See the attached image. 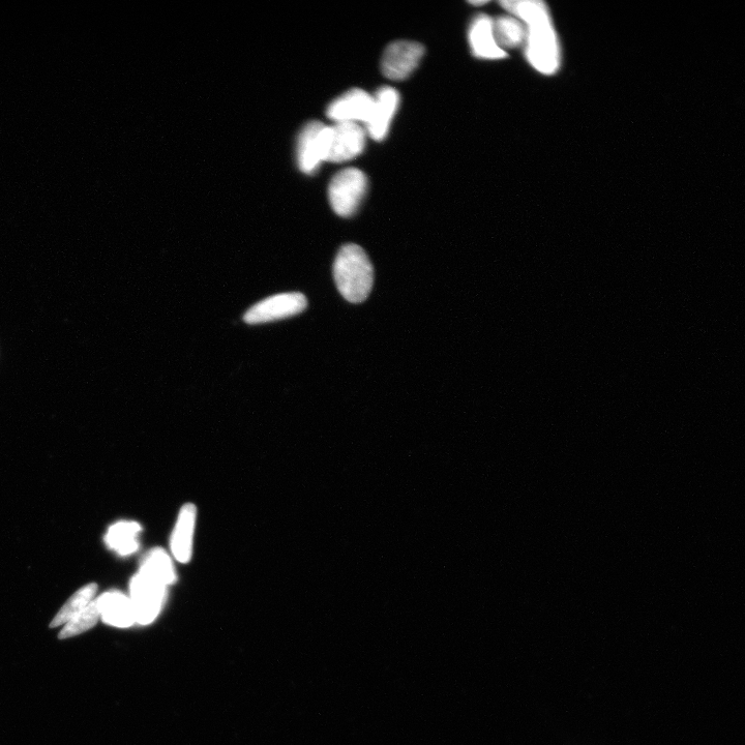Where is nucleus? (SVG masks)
Here are the masks:
<instances>
[{"label": "nucleus", "instance_id": "obj_16", "mask_svg": "<svg viewBox=\"0 0 745 745\" xmlns=\"http://www.w3.org/2000/svg\"><path fill=\"white\" fill-rule=\"evenodd\" d=\"M139 572L166 586L173 585L177 579L171 558L161 548H156L146 554L141 562Z\"/></svg>", "mask_w": 745, "mask_h": 745}, {"label": "nucleus", "instance_id": "obj_3", "mask_svg": "<svg viewBox=\"0 0 745 745\" xmlns=\"http://www.w3.org/2000/svg\"><path fill=\"white\" fill-rule=\"evenodd\" d=\"M367 189V176L360 169L347 168L337 173L329 188L334 212L344 218L354 215L359 210Z\"/></svg>", "mask_w": 745, "mask_h": 745}, {"label": "nucleus", "instance_id": "obj_12", "mask_svg": "<svg viewBox=\"0 0 745 745\" xmlns=\"http://www.w3.org/2000/svg\"><path fill=\"white\" fill-rule=\"evenodd\" d=\"M196 517V506L192 503L184 505L178 515L171 538V551L178 562L188 563L192 558Z\"/></svg>", "mask_w": 745, "mask_h": 745}, {"label": "nucleus", "instance_id": "obj_7", "mask_svg": "<svg viewBox=\"0 0 745 745\" xmlns=\"http://www.w3.org/2000/svg\"><path fill=\"white\" fill-rule=\"evenodd\" d=\"M425 54V47L416 42L398 41L387 47L383 53L381 69L386 78L394 81L404 80L419 67Z\"/></svg>", "mask_w": 745, "mask_h": 745}, {"label": "nucleus", "instance_id": "obj_5", "mask_svg": "<svg viewBox=\"0 0 745 745\" xmlns=\"http://www.w3.org/2000/svg\"><path fill=\"white\" fill-rule=\"evenodd\" d=\"M366 130L359 124L339 123L329 129L325 162L344 163L363 154Z\"/></svg>", "mask_w": 745, "mask_h": 745}, {"label": "nucleus", "instance_id": "obj_18", "mask_svg": "<svg viewBox=\"0 0 745 745\" xmlns=\"http://www.w3.org/2000/svg\"><path fill=\"white\" fill-rule=\"evenodd\" d=\"M101 617L97 600H94L83 611L71 619L59 634V639H69L92 630Z\"/></svg>", "mask_w": 745, "mask_h": 745}, {"label": "nucleus", "instance_id": "obj_17", "mask_svg": "<svg viewBox=\"0 0 745 745\" xmlns=\"http://www.w3.org/2000/svg\"><path fill=\"white\" fill-rule=\"evenodd\" d=\"M97 590L98 585L94 583L80 588L56 614L50 624V628H57L63 624H67L94 601Z\"/></svg>", "mask_w": 745, "mask_h": 745}, {"label": "nucleus", "instance_id": "obj_9", "mask_svg": "<svg viewBox=\"0 0 745 745\" xmlns=\"http://www.w3.org/2000/svg\"><path fill=\"white\" fill-rule=\"evenodd\" d=\"M329 126L319 122L309 123L298 138V166L305 173L314 172L325 162Z\"/></svg>", "mask_w": 745, "mask_h": 745}, {"label": "nucleus", "instance_id": "obj_6", "mask_svg": "<svg viewBox=\"0 0 745 745\" xmlns=\"http://www.w3.org/2000/svg\"><path fill=\"white\" fill-rule=\"evenodd\" d=\"M307 298L300 292L274 295L253 306L244 316L248 324H261L286 319L306 310Z\"/></svg>", "mask_w": 745, "mask_h": 745}, {"label": "nucleus", "instance_id": "obj_13", "mask_svg": "<svg viewBox=\"0 0 745 745\" xmlns=\"http://www.w3.org/2000/svg\"><path fill=\"white\" fill-rule=\"evenodd\" d=\"M101 617L105 623L116 628H130L136 623L130 598L118 591L104 593L97 599Z\"/></svg>", "mask_w": 745, "mask_h": 745}, {"label": "nucleus", "instance_id": "obj_2", "mask_svg": "<svg viewBox=\"0 0 745 745\" xmlns=\"http://www.w3.org/2000/svg\"><path fill=\"white\" fill-rule=\"evenodd\" d=\"M337 287L346 301L360 304L367 300L374 282L373 265L360 246L346 245L334 263Z\"/></svg>", "mask_w": 745, "mask_h": 745}, {"label": "nucleus", "instance_id": "obj_11", "mask_svg": "<svg viewBox=\"0 0 745 745\" xmlns=\"http://www.w3.org/2000/svg\"><path fill=\"white\" fill-rule=\"evenodd\" d=\"M468 40L475 57L483 59H502L508 54L496 43L493 33V19L485 14L476 16L469 27Z\"/></svg>", "mask_w": 745, "mask_h": 745}, {"label": "nucleus", "instance_id": "obj_8", "mask_svg": "<svg viewBox=\"0 0 745 745\" xmlns=\"http://www.w3.org/2000/svg\"><path fill=\"white\" fill-rule=\"evenodd\" d=\"M374 106V97L363 89L354 88L336 99L327 108V117L339 123H364L367 125Z\"/></svg>", "mask_w": 745, "mask_h": 745}, {"label": "nucleus", "instance_id": "obj_14", "mask_svg": "<svg viewBox=\"0 0 745 745\" xmlns=\"http://www.w3.org/2000/svg\"><path fill=\"white\" fill-rule=\"evenodd\" d=\"M493 33L497 45L502 49H513L525 43L526 27L513 15L493 19Z\"/></svg>", "mask_w": 745, "mask_h": 745}, {"label": "nucleus", "instance_id": "obj_10", "mask_svg": "<svg viewBox=\"0 0 745 745\" xmlns=\"http://www.w3.org/2000/svg\"><path fill=\"white\" fill-rule=\"evenodd\" d=\"M400 104V95L397 89L384 86L379 89L374 97V106L366 132L376 141H382L389 129Z\"/></svg>", "mask_w": 745, "mask_h": 745}, {"label": "nucleus", "instance_id": "obj_15", "mask_svg": "<svg viewBox=\"0 0 745 745\" xmlns=\"http://www.w3.org/2000/svg\"><path fill=\"white\" fill-rule=\"evenodd\" d=\"M140 532L141 526L136 522H119L109 529L106 543L119 555L128 556L139 549Z\"/></svg>", "mask_w": 745, "mask_h": 745}, {"label": "nucleus", "instance_id": "obj_1", "mask_svg": "<svg viewBox=\"0 0 745 745\" xmlns=\"http://www.w3.org/2000/svg\"><path fill=\"white\" fill-rule=\"evenodd\" d=\"M500 5L525 25V55L531 67L544 75L555 74L561 51L547 5L540 0H504Z\"/></svg>", "mask_w": 745, "mask_h": 745}, {"label": "nucleus", "instance_id": "obj_19", "mask_svg": "<svg viewBox=\"0 0 745 745\" xmlns=\"http://www.w3.org/2000/svg\"><path fill=\"white\" fill-rule=\"evenodd\" d=\"M470 4L473 6H483L488 4V2H471Z\"/></svg>", "mask_w": 745, "mask_h": 745}, {"label": "nucleus", "instance_id": "obj_4", "mask_svg": "<svg viewBox=\"0 0 745 745\" xmlns=\"http://www.w3.org/2000/svg\"><path fill=\"white\" fill-rule=\"evenodd\" d=\"M166 595V585L139 572L131 581L130 599L136 622L142 625L153 623L163 609Z\"/></svg>", "mask_w": 745, "mask_h": 745}]
</instances>
